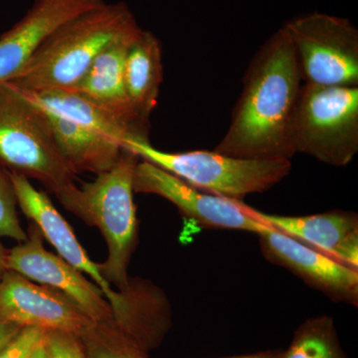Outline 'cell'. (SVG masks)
<instances>
[{
	"instance_id": "5b68a950",
	"label": "cell",
	"mask_w": 358,
	"mask_h": 358,
	"mask_svg": "<svg viewBox=\"0 0 358 358\" xmlns=\"http://www.w3.org/2000/svg\"><path fill=\"white\" fill-rule=\"evenodd\" d=\"M0 166L53 194L77 176L59 152L43 112L9 83L0 85Z\"/></svg>"
},
{
	"instance_id": "2e32d148",
	"label": "cell",
	"mask_w": 358,
	"mask_h": 358,
	"mask_svg": "<svg viewBox=\"0 0 358 358\" xmlns=\"http://www.w3.org/2000/svg\"><path fill=\"white\" fill-rule=\"evenodd\" d=\"M20 91L40 110L94 129L117 141L122 148L126 141L133 138H148V134L141 133L109 110L71 90Z\"/></svg>"
},
{
	"instance_id": "8fae6325",
	"label": "cell",
	"mask_w": 358,
	"mask_h": 358,
	"mask_svg": "<svg viewBox=\"0 0 358 358\" xmlns=\"http://www.w3.org/2000/svg\"><path fill=\"white\" fill-rule=\"evenodd\" d=\"M0 322L77 336L94 322L69 296L13 271L0 279Z\"/></svg>"
},
{
	"instance_id": "9a60e30c",
	"label": "cell",
	"mask_w": 358,
	"mask_h": 358,
	"mask_svg": "<svg viewBox=\"0 0 358 358\" xmlns=\"http://www.w3.org/2000/svg\"><path fill=\"white\" fill-rule=\"evenodd\" d=\"M141 31L143 28L103 49L81 81L71 91L84 96L141 133L148 134V126L138 122L131 110L124 81L127 56Z\"/></svg>"
},
{
	"instance_id": "7402d4cb",
	"label": "cell",
	"mask_w": 358,
	"mask_h": 358,
	"mask_svg": "<svg viewBox=\"0 0 358 358\" xmlns=\"http://www.w3.org/2000/svg\"><path fill=\"white\" fill-rule=\"evenodd\" d=\"M45 334L46 331L39 327H22L0 350V358H31Z\"/></svg>"
},
{
	"instance_id": "3957f363",
	"label": "cell",
	"mask_w": 358,
	"mask_h": 358,
	"mask_svg": "<svg viewBox=\"0 0 358 358\" xmlns=\"http://www.w3.org/2000/svg\"><path fill=\"white\" fill-rule=\"evenodd\" d=\"M138 162V155L124 150L112 169L91 182L81 187L72 182L54 194L66 210L102 233L109 256L99 268L117 291L128 289L129 266L138 241L134 201V174Z\"/></svg>"
},
{
	"instance_id": "52a82bcc",
	"label": "cell",
	"mask_w": 358,
	"mask_h": 358,
	"mask_svg": "<svg viewBox=\"0 0 358 358\" xmlns=\"http://www.w3.org/2000/svg\"><path fill=\"white\" fill-rule=\"evenodd\" d=\"M303 84L358 87V30L346 18L312 13L282 26Z\"/></svg>"
},
{
	"instance_id": "ba28073f",
	"label": "cell",
	"mask_w": 358,
	"mask_h": 358,
	"mask_svg": "<svg viewBox=\"0 0 358 358\" xmlns=\"http://www.w3.org/2000/svg\"><path fill=\"white\" fill-rule=\"evenodd\" d=\"M8 173L17 205L26 217L38 227L42 236L56 249L61 258L80 272L90 275L102 289L112 308L115 324L122 329L133 326L141 310V296L138 288L129 285L124 291L113 289L110 282L103 277L99 264L90 259L74 231L55 208L47 193L36 189L24 176L9 171Z\"/></svg>"
},
{
	"instance_id": "6da1fadb",
	"label": "cell",
	"mask_w": 358,
	"mask_h": 358,
	"mask_svg": "<svg viewBox=\"0 0 358 358\" xmlns=\"http://www.w3.org/2000/svg\"><path fill=\"white\" fill-rule=\"evenodd\" d=\"M301 82L293 45L282 27L252 59L229 129L214 150L240 159H291Z\"/></svg>"
},
{
	"instance_id": "ac0fdd59",
	"label": "cell",
	"mask_w": 358,
	"mask_h": 358,
	"mask_svg": "<svg viewBox=\"0 0 358 358\" xmlns=\"http://www.w3.org/2000/svg\"><path fill=\"white\" fill-rule=\"evenodd\" d=\"M124 81L134 115L148 126L164 81L162 46L154 33L143 29L134 40L127 56Z\"/></svg>"
},
{
	"instance_id": "9c48e42d",
	"label": "cell",
	"mask_w": 358,
	"mask_h": 358,
	"mask_svg": "<svg viewBox=\"0 0 358 358\" xmlns=\"http://www.w3.org/2000/svg\"><path fill=\"white\" fill-rule=\"evenodd\" d=\"M134 190L169 200L185 218L202 227L256 234L270 227L256 217L252 207L240 200L202 192L145 160L140 159L134 169Z\"/></svg>"
},
{
	"instance_id": "44dd1931",
	"label": "cell",
	"mask_w": 358,
	"mask_h": 358,
	"mask_svg": "<svg viewBox=\"0 0 358 358\" xmlns=\"http://www.w3.org/2000/svg\"><path fill=\"white\" fill-rule=\"evenodd\" d=\"M17 207L8 171L0 166V238H10L21 243L27 239V232L21 226Z\"/></svg>"
},
{
	"instance_id": "ffe728a7",
	"label": "cell",
	"mask_w": 358,
	"mask_h": 358,
	"mask_svg": "<svg viewBox=\"0 0 358 358\" xmlns=\"http://www.w3.org/2000/svg\"><path fill=\"white\" fill-rule=\"evenodd\" d=\"M79 338L86 358H148V352L121 331L113 319L94 322Z\"/></svg>"
},
{
	"instance_id": "cb8c5ba5",
	"label": "cell",
	"mask_w": 358,
	"mask_h": 358,
	"mask_svg": "<svg viewBox=\"0 0 358 358\" xmlns=\"http://www.w3.org/2000/svg\"><path fill=\"white\" fill-rule=\"evenodd\" d=\"M22 327L8 322H0V350Z\"/></svg>"
},
{
	"instance_id": "7a4b0ae2",
	"label": "cell",
	"mask_w": 358,
	"mask_h": 358,
	"mask_svg": "<svg viewBox=\"0 0 358 358\" xmlns=\"http://www.w3.org/2000/svg\"><path fill=\"white\" fill-rule=\"evenodd\" d=\"M141 29L126 2H106L59 27L8 83L27 92L73 89L103 49Z\"/></svg>"
},
{
	"instance_id": "5bb4252c",
	"label": "cell",
	"mask_w": 358,
	"mask_h": 358,
	"mask_svg": "<svg viewBox=\"0 0 358 358\" xmlns=\"http://www.w3.org/2000/svg\"><path fill=\"white\" fill-rule=\"evenodd\" d=\"M256 217L296 241L358 268V216L334 210L307 216H281L253 209Z\"/></svg>"
},
{
	"instance_id": "7c38bea8",
	"label": "cell",
	"mask_w": 358,
	"mask_h": 358,
	"mask_svg": "<svg viewBox=\"0 0 358 358\" xmlns=\"http://www.w3.org/2000/svg\"><path fill=\"white\" fill-rule=\"evenodd\" d=\"M257 235L270 262L288 268L334 301L357 306L358 268L339 263L271 226Z\"/></svg>"
},
{
	"instance_id": "277c9868",
	"label": "cell",
	"mask_w": 358,
	"mask_h": 358,
	"mask_svg": "<svg viewBox=\"0 0 358 358\" xmlns=\"http://www.w3.org/2000/svg\"><path fill=\"white\" fill-rule=\"evenodd\" d=\"M124 150L197 189L240 201L247 195L267 192L292 171L291 159H240L215 150L166 152L155 148L148 138L126 141Z\"/></svg>"
},
{
	"instance_id": "e0dca14e",
	"label": "cell",
	"mask_w": 358,
	"mask_h": 358,
	"mask_svg": "<svg viewBox=\"0 0 358 358\" xmlns=\"http://www.w3.org/2000/svg\"><path fill=\"white\" fill-rule=\"evenodd\" d=\"M42 112L59 152L77 174L105 173L115 166L124 150L119 143L94 129Z\"/></svg>"
},
{
	"instance_id": "4316f807",
	"label": "cell",
	"mask_w": 358,
	"mask_h": 358,
	"mask_svg": "<svg viewBox=\"0 0 358 358\" xmlns=\"http://www.w3.org/2000/svg\"><path fill=\"white\" fill-rule=\"evenodd\" d=\"M7 252H8V249H6L3 245L0 243V279L7 271L6 268Z\"/></svg>"
},
{
	"instance_id": "603a6c76",
	"label": "cell",
	"mask_w": 358,
	"mask_h": 358,
	"mask_svg": "<svg viewBox=\"0 0 358 358\" xmlns=\"http://www.w3.org/2000/svg\"><path fill=\"white\" fill-rule=\"evenodd\" d=\"M45 338L50 358H86L81 339L77 334L46 331Z\"/></svg>"
},
{
	"instance_id": "30bf717a",
	"label": "cell",
	"mask_w": 358,
	"mask_h": 358,
	"mask_svg": "<svg viewBox=\"0 0 358 358\" xmlns=\"http://www.w3.org/2000/svg\"><path fill=\"white\" fill-rule=\"evenodd\" d=\"M43 239L38 227L30 224L27 239L8 249L6 270L58 289L74 301L93 322L112 320V308L102 289L64 259L47 251Z\"/></svg>"
},
{
	"instance_id": "4fadbf2b",
	"label": "cell",
	"mask_w": 358,
	"mask_h": 358,
	"mask_svg": "<svg viewBox=\"0 0 358 358\" xmlns=\"http://www.w3.org/2000/svg\"><path fill=\"white\" fill-rule=\"evenodd\" d=\"M106 0H34L20 21L0 36V85L8 83L59 27Z\"/></svg>"
},
{
	"instance_id": "8992f818",
	"label": "cell",
	"mask_w": 358,
	"mask_h": 358,
	"mask_svg": "<svg viewBox=\"0 0 358 358\" xmlns=\"http://www.w3.org/2000/svg\"><path fill=\"white\" fill-rule=\"evenodd\" d=\"M291 141L294 155L350 164L358 152V87L301 85Z\"/></svg>"
},
{
	"instance_id": "d4e9b609",
	"label": "cell",
	"mask_w": 358,
	"mask_h": 358,
	"mask_svg": "<svg viewBox=\"0 0 358 358\" xmlns=\"http://www.w3.org/2000/svg\"><path fill=\"white\" fill-rule=\"evenodd\" d=\"M282 352V350H265V352L251 353V355L224 358H281Z\"/></svg>"
},
{
	"instance_id": "484cf974",
	"label": "cell",
	"mask_w": 358,
	"mask_h": 358,
	"mask_svg": "<svg viewBox=\"0 0 358 358\" xmlns=\"http://www.w3.org/2000/svg\"><path fill=\"white\" fill-rule=\"evenodd\" d=\"M45 336H46V334H45ZM31 358H50L48 348H47L46 338H44L43 341H41V343L35 348Z\"/></svg>"
},
{
	"instance_id": "d6986e66",
	"label": "cell",
	"mask_w": 358,
	"mask_h": 358,
	"mask_svg": "<svg viewBox=\"0 0 358 358\" xmlns=\"http://www.w3.org/2000/svg\"><path fill=\"white\" fill-rule=\"evenodd\" d=\"M281 358H348L333 317L320 315L305 320L294 331L291 345Z\"/></svg>"
}]
</instances>
